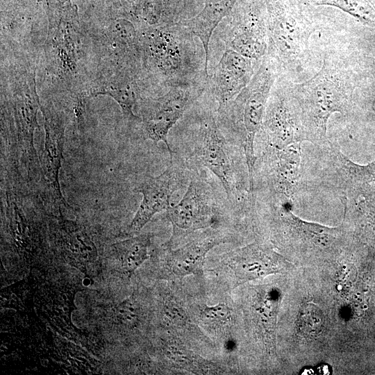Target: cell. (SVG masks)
Returning a JSON list of instances; mask_svg holds the SVG:
<instances>
[{
  "label": "cell",
  "mask_w": 375,
  "mask_h": 375,
  "mask_svg": "<svg viewBox=\"0 0 375 375\" xmlns=\"http://www.w3.org/2000/svg\"><path fill=\"white\" fill-rule=\"evenodd\" d=\"M356 74L344 60L326 54L320 70L309 80L289 85L299 108L304 139L314 146L327 138L331 115H349L353 110Z\"/></svg>",
  "instance_id": "6da1fadb"
},
{
  "label": "cell",
  "mask_w": 375,
  "mask_h": 375,
  "mask_svg": "<svg viewBox=\"0 0 375 375\" xmlns=\"http://www.w3.org/2000/svg\"><path fill=\"white\" fill-rule=\"evenodd\" d=\"M278 72L275 61L265 55L248 85L232 101L217 110L219 119L224 120L243 149L251 194L254 190L253 170L257 158L255 139L262 127Z\"/></svg>",
  "instance_id": "7a4b0ae2"
},
{
  "label": "cell",
  "mask_w": 375,
  "mask_h": 375,
  "mask_svg": "<svg viewBox=\"0 0 375 375\" xmlns=\"http://www.w3.org/2000/svg\"><path fill=\"white\" fill-rule=\"evenodd\" d=\"M267 54L278 69L297 71L310 58V38L317 26L281 0L267 1Z\"/></svg>",
  "instance_id": "3957f363"
},
{
  "label": "cell",
  "mask_w": 375,
  "mask_h": 375,
  "mask_svg": "<svg viewBox=\"0 0 375 375\" xmlns=\"http://www.w3.org/2000/svg\"><path fill=\"white\" fill-rule=\"evenodd\" d=\"M314 147L316 174L322 186L338 193L340 199L353 201L363 198L375 203V160L358 164L329 140Z\"/></svg>",
  "instance_id": "277c9868"
},
{
  "label": "cell",
  "mask_w": 375,
  "mask_h": 375,
  "mask_svg": "<svg viewBox=\"0 0 375 375\" xmlns=\"http://www.w3.org/2000/svg\"><path fill=\"white\" fill-rule=\"evenodd\" d=\"M192 158L198 167H206L218 178L228 199L254 197L238 172L228 143L210 113L199 119Z\"/></svg>",
  "instance_id": "5b68a950"
},
{
  "label": "cell",
  "mask_w": 375,
  "mask_h": 375,
  "mask_svg": "<svg viewBox=\"0 0 375 375\" xmlns=\"http://www.w3.org/2000/svg\"><path fill=\"white\" fill-rule=\"evenodd\" d=\"M272 220L287 247L318 255L339 253L347 243L348 232L345 224L328 227L303 220L290 209L292 203H270Z\"/></svg>",
  "instance_id": "8992f818"
},
{
  "label": "cell",
  "mask_w": 375,
  "mask_h": 375,
  "mask_svg": "<svg viewBox=\"0 0 375 375\" xmlns=\"http://www.w3.org/2000/svg\"><path fill=\"white\" fill-rule=\"evenodd\" d=\"M301 143L283 148L266 144L256 158L253 178L267 192V203H292L301 182Z\"/></svg>",
  "instance_id": "52a82bcc"
},
{
  "label": "cell",
  "mask_w": 375,
  "mask_h": 375,
  "mask_svg": "<svg viewBox=\"0 0 375 375\" xmlns=\"http://www.w3.org/2000/svg\"><path fill=\"white\" fill-rule=\"evenodd\" d=\"M44 117V143L40 165V194L46 206L58 212L69 208L62 194L59 172L63 160L64 125L58 113L40 105Z\"/></svg>",
  "instance_id": "ba28073f"
},
{
  "label": "cell",
  "mask_w": 375,
  "mask_h": 375,
  "mask_svg": "<svg viewBox=\"0 0 375 375\" xmlns=\"http://www.w3.org/2000/svg\"><path fill=\"white\" fill-rule=\"evenodd\" d=\"M172 226L171 247L176 240L192 232L209 227L217 212V203L209 184L202 178L190 180L185 194L175 206L167 210Z\"/></svg>",
  "instance_id": "9c48e42d"
},
{
  "label": "cell",
  "mask_w": 375,
  "mask_h": 375,
  "mask_svg": "<svg viewBox=\"0 0 375 375\" xmlns=\"http://www.w3.org/2000/svg\"><path fill=\"white\" fill-rule=\"evenodd\" d=\"M206 88L207 81L172 88L153 101L149 115L142 119L144 136L156 144L163 142L170 160L173 151L167 140L169 131Z\"/></svg>",
  "instance_id": "30bf717a"
},
{
  "label": "cell",
  "mask_w": 375,
  "mask_h": 375,
  "mask_svg": "<svg viewBox=\"0 0 375 375\" xmlns=\"http://www.w3.org/2000/svg\"><path fill=\"white\" fill-rule=\"evenodd\" d=\"M266 144L283 148L305 141L299 108L289 86L270 93L262 127Z\"/></svg>",
  "instance_id": "8fae6325"
},
{
  "label": "cell",
  "mask_w": 375,
  "mask_h": 375,
  "mask_svg": "<svg viewBox=\"0 0 375 375\" xmlns=\"http://www.w3.org/2000/svg\"><path fill=\"white\" fill-rule=\"evenodd\" d=\"M225 265L235 286L270 274L286 272L293 267L272 247L258 242L231 252Z\"/></svg>",
  "instance_id": "7c38bea8"
},
{
  "label": "cell",
  "mask_w": 375,
  "mask_h": 375,
  "mask_svg": "<svg viewBox=\"0 0 375 375\" xmlns=\"http://www.w3.org/2000/svg\"><path fill=\"white\" fill-rule=\"evenodd\" d=\"M231 25L224 39L227 49L255 60L267 54V15L260 5L253 3L240 10Z\"/></svg>",
  "instance_id": "4fadbf2b"
},
{
  "label": "cell",
  "mask_w": 375,
  "mask_h": 375,
  "mask_svg": "<svg viewBox=\"0 0 375 375\" xmlns=\"http://www.w3.org/2000/svg\"><path fill=\"white\" fill-rule=\"evenodd\" d=\"M183 176V171L170 160L169 165L160 174L142 180L135 190L142 194V199L128 226L130 231L139 232L154 215L171 206V196L181 188Z\"/></svg>",
  "instance_id": "5bb4252c"
},
{
  "label": "cell",
  "mask_w": 375,
  "mask_h": 375,
  "mask_svg": "<svg viewBox=\"0 0 375 375\" xmlns=\"http://www.w3.org/2000/svg\"><path fill=\"white\" fill-rule=\"evenodd\" d=\"M253 59L226 49L208 77L207 88L218 103L219 110L232 101L245 88L256 70Z\"/></svg>",
  "instance_id": "9a60e30c"
},
{
  "label": "cell",
  "mask_w": 375,
  "mask_h": 375,
  "mask_svg": "<svg viewBox=\"0 0 375 375\" xmlns=\"http://www.w3.org/2000/svg\"><path fill=\"white\" fill-rule=\"evenodd\" d=\"M226 242V235L209 231L178 248H169L167 262L169 273L178 277L202 276L208 252L214 247Z\"/></svg>",
  "instance_id": "2e32d148"
},
{
  "label": "cell",
  "mask_w": 375,
  "mask_h": 375,
  "mask_svg": "<svg viewBox=\"0 0 375 375\" xmlns=\"http://www.w3.org/2000/svg\"><path fill=\"white\" fill-rule=\"evenodd\" d=\"M239 0H206L203 9L195 17L178 24L201 40L205 53V71L208 73L209 43L220 21L228 15Z\"/></svg>",
  "instance_id": "e0dca14e"
},
{
  "label": "cell",
  "mask_w": 375,
  "mask_h": 375,
  "mask_svg": "<svg viewBox=\"0 0 375 375\" xmlns=\"http://www.w3.org/2000/svg\"><path fill=\"white\" fill-rule=\"evenodd\" d=\"M57 238L65 256L71 262L84 265L97 257L96 246L85 227L76 221L58 218Z\"/></svg>",
  "instance_id": "ac0fdd59"
},
{
  "label": "cell",
  "mask_w": 375,
  "mask_h": 375,
  "mask_svg": "<svg viewBox=\"0 0 375 375\" xmlns=\"http://www.w3.org/2000/svg\"><path fill=\"white\" fill-rule=\"evenodd\" d=\"M256 292L251 306L253 321L262 341L272 349L280 299L274 289L260 288Z\"/></svg>",
  "instance_id": "d6986e66"
},
{
  "label": "cell",
  "mask_w": 375,
  "mask_h": 375,
  "mask_svg": "<svg viewBox=\"0 0 375 375\" xmlns=\"http://www.w3.org/2000/svg\"><path fill=\"white\" fill-rule=\"evenodd\" d=\"M150 236L147 234L119 242L113 245L122 269L130 278L135 271L149 258Z\"/></svg>",
  "instance_id": "ffe728a7"
},
{
  "label": "cell",
  "mask_w": 375,
  "mask_h": 375,
  "mask_svg": "<svg viewBox=\"0 0 375 375\" xmlns=\"http://www.w3.org/2000/svg\"><path fill=\"white\" fill-rule=\"evenodd\" d=\"M310 3L338 8L361 23L375 27V4L372 0H310Z\"/></svg>",
  "instance_id": "44dd1931"
},
{
  "label": "cell",
  "mask_w": 375,
  "mask_h": 375,
  "mask_svg": "<svg viewBox=\"0 0 375 375\" xmlns=\"http://www.w3.org/2000/svg\"><path fill=\"white\" fill-rule=\"evenodd\" d=\"M97 95H108L112 97L120 106L123 115L129 121H139L140 118L135 115L134 106L137 102V94L131 85L127 84L120 88L96 91L92 94Z\"/></svg>",
  "instance_id": "7402d4cb"
},
{
  "label": "cell",
  "mask_w": 375,
  "mask_h": 375,
  "mask_svg": "<svg viewBox=\"0 0 375 375\" xmlns=\"http://www.w3.org/2000/svg\"><path fill=\"white\" fill-rule=\"evenodd\" d=\"M201 315L206 322L217 326H226L232 320L231 310L225 303L205 305L201 310Z\"/></svg>",
  "instance_id": "603a6c76"
},
{
  "label": "cell",
  "mask_w": 375,
  "mask_h": 375,
  "mask_svg": "<svg viewBox=\"0 0 375 375\" xmlns=\"http://www.w3.org/2000/svg\"><path fill=\"white\" fill-rule=\"evenodd\" d=\"M115 316L117 321L125 326H137L140 318V308L137 302L131 298L122 301L115 309Z\"/></svg>",
  "instance_id": "cb8c5ba5"
},
{
  "label": "cell",
  "mask_w": 375,
  "mask_h": 375,
  "mask_svg": "<svg viewBox=\"0 0 375 375\" xmlns=\"http://www.w3.org/2000/svg\"><path fill=\"white\" fill-rule=\"evenodd\" d=\"M166 353L169 360H173L183 367H186V369L192 367L193 370H194L193 368L194 367L193 366H199L201 364L200 362H197V360L198 358L192 356V353L174 344L167 345L166 347Z\"/></svg>",
  "instance_id": "d4e9b609"
},
{
  "label": "cell",
  "mask_w": 375,
  "mask_h": 375,
  "mask_svg": "<svg viewBox=\"0 0 375 375\" xmlns=\"http://www.w3.org/2000/svg\"><path fill=\"white\" fill-rule=\"evenodd\" d=\"M369 64L367 65V69L370 73L375 74V57L368 58Z\"/></svg>",
  "instance_id": "484cf974"
},
{
  "label": "cell",
  "mask_w": 375,
  "mask_h": 375,
  "mask_svg": "<svg viewBox=\"0 0 375 375\" xmlns=\"http://www.w3.org/2000/svg\"><path fill=\"white\" fill-rule=\"evenodd\" d=\"M372 112L375 117V97L374 98L372 103Z\"/></svg>",
  "instance_id": "4316f807"
}]
</instances>
